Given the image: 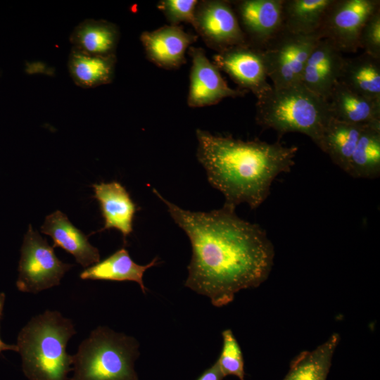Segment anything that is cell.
I'll use <instances>...</instances> for the list:
<instances>
[{
    "mask_svg": "<svg viewBox=\"0 0 380 380\" xmlns=\"http://www.w3.org/2000/svg\"><path fill=\"white\" fill-rule=\"evenodd\" d=\"M214 64L225 72L242 89L251 91L256 98L272 88L263 50L247 43L235 46L213 56Z\"/></svg>",
    "mask_w": 380,
    "mask_h": 380,
    "instance_id": "10",
    "label": "cell"
},
{
    "mask_svg": "<svg viewBox=\"0 0 380 380\" xmlns=\"http://www.w3.org/2000/svg\"><path fill=\"white\" fill-rule=\"evenodd\" d=\"M379 8V0H334L318 34L342 53H355L363 25Z\"/></svg>",
    "mask_w": 380,
    "mask_h": 380,
    "instance_id": "8",
    "label": "cell"
},
{
    "mask_svg": "<svg viewBox=\"0 0 380 380\" xmlns=\"http://www.w3.org/2000/svg\"><path fill=\"white\" fill-rule=\"evenodd\" d=\"M196 135V157L208 182L223 194L224 205L234 210L243 203L251 209L258 208L270 195L276 177L295 165L296 146L243 141L200 129Z\"/></svg>",
    "mask_w": 380,
    "mask_h": 380,
    "instance_id": "2",
    "label": "cell"
},
{
    "mask_svg": "<svg viewBox=\"0 0 380 380\" xmlns=\"http://www.w3.org/2000/svg\"><path fill=\"white\" fill-rule=\"evenodd\" d=\"M193 26L205 44L217 53L247 43L229 1H198Z\"/></svg>",
    "mask_w": 380,
    "mask_h": 380,
    "instance_id": "9",
    "label": "cell"
},
{
    "mask_svg": "<svg viewBox=\"0 0 380 380\" xmlns=\"http://www.w3.org/2000/svg\"><path fill=\"white\" fill-rule=\"evenodd\" d=\"M41 232L52 238L53 248L60 247L70 253L83 267H89L100 261L99 250L61 211L56 210L46 216Z\"/></svg>",
    "mask_w": 380,
    "mask_h": 380,
    "instance_id": "16",
    "label": "cell"
},
{
    "mask_svg": "<svg viewBox=\"0 0 380 380\" xmlns=\"http://www.w3.org/2000/svg\"><path fill=\"white\" fill-rule=\"evenodd\" d=\"M197 37L178 25H166L153 31H144L140 40L146 57L156 65L175 69L186 62L185 53Z\"/></svg>",
    "mask_w": 380,
    "mask_h": 380,
    "instance_id": "13",
    "label": "cell"
},
{
    "mask_svg": "<svg viewBox=\"0 0 380 380\" xmlns=\"http://www.w3.org/2000/svg\"><path fill=\"white\" fill-rule=\"evenodd\" d=\"M139 343L106 327H98L72 355L70 380H139L134 364Z\"/></svg>",
    "mask_w": 380,
    "mask_h": 380,
    "instance_id": "5",
    "label": "cell"
},
{
    "mask_svg": "<svg viewBox=\"0 0 380 380\" xmlns=\"http://www.w3.org/2000/svg\"><path fill=\"white\" fill-rule=\"evenodd\" d=\"M333 118L328 101L303 84L272 88L257 98L256 123L274 130L279 137L290 132L303 134L321 149L324 131Z\"/></svg>",
    "mask_w": 380,
    "mask_h": 380,
    "instance_id": "3",
    "label": "cell"
},
{
    "mask_svg": "<svg viewBox=\"0 0 380 380\" xmlns=\"http://www.w3.org/2000/svg\"><path fill=\"white\" fill-rule=\"evenodd\" d=\"M175 222L189 239L192 255L184 286L215 307L230 303L241 290L259 286L270 274L274 247L265 229L226 207L194 212L171 203L155 189Z\"/></svg>",
    "mask_w": 380,
    "mask_h": 380,
    "instance_id": "1",
    "label": "cell"
},
{
    "mask_svg": "<svg viewBox=\"0 0 380 380\" xmlns=\"http://www.w3.org/2000/svg\"><path fill=\"white\" fill-rule=\"evenodd\" d=\"M345 58L328 39H319L303 69L301 84L329 101L334 85L338 81Z\"/></svg>",
    "mask_w": 380,
    "mask_h": 380,
    "instance_id": "14",
    "label": "cell"
},
{
    "mask_svg": "<svg viewBox=\"0 0 380 380\" xmlns=\"http://www.w3.org/2000/svg\"><path fill=\"white\" fill-rule=\"evenodd\" d=\"M338 82L358 94L380 102V59L364 52L345 58Z\"/></svg>",
    "mask_w": 380,
    "mask_h": 380,
    "instance_id": "21",
    "label": "cell"
},
{
    "mask_svg": "<svg viewBox=\"0 0 380 380\" xmlns=\"http://www.w3.org/2000/svg\"><path fill=\"white\" fill-rule=\"evenodd\" d=\"M334 0H284V28L292 33H318Z\"/></svg>",
    "mask_w": 380,
    "mask_h": 380,
    "instance_id": "24",
    "label": "cell"
},
{
    "mask_svg": "<svg viewBox=\"0 0 380 380\" xmlns=\"http://www.w3.org/2000/svg\"><path fill=\"white\" fill-rule=\"evenodd\" d=\"M222 348L216 361L224 376L234 375L240 380H245L244 362L239 344L231 329L222 333Z\"/></svg>",
    "mask_w": 380,
    "mask_h": 380,
    "instance_id": "26",
    "label": "cell"
},
{
    "mask_svg": "<svg viewBox=\"0 0 380 380\" xmlns=\"http://www.w3.org/2000/svg\"><path fill=\"white\" fill-rule=\"evenodd\" d=\"M4 302H5V294L4 293H0V320L2 315ZM4 350L18 351V347L16 345L6 344L0 338V353Z\"/></svg>",
    "mask_w": 380,
    "mask_h": 380,
    "instance_id": "30",
    "label": "cell"
},
{
    "mask_svg": "<svg viewBox=\"0 0 380 380\" xmlns=\"http://www.w3.org/2000/svg\"><path fill=\"white\" fill-rule=\"evenodd\" d=\"M159 263L156 257L147 265L136 263L125 247H122L106 259L87 267L80 274L82 279L137 282L142 292L146 289L143 281L144 272Z\"/></svg>",
    "mask_w": 380,
    "mask_h": 380,
    "instance_id": "17",
    "label": "cell"
},
{
    "mask_svg": "<svg viewBox=\"0 0 380 380\" xmlns=\"http://www.w3.org/2000/svg\"><path fill=\"white\" fill-rule=\"evenodd\" d=\"M118 27L105 20L86 19L70 35L73 49L98 56L115 53L119 42Z\"/></svg>",
    "mask_w": 380,
    "mask_h": 380,
    "instance_id": "19",
    "label": "cell"
},
{
    "mask_svg": "<svg viewBox=\"0 0 380 380\" xmlns=\"http://www.w3.org/2000/svg\"><path fill=\"white\" fill-rule=\"evenodd\" d=\"M94 195L100 205L104 227L101 231L115 229L122 235L124 241L133 232L135 213L139 208L120 182L113 181L94 184Z\"/></svg>",
    "mask_w": 380,
    "mask_h": 380,
    "instance_id": "15",
    "label": "cell"
},
{
    "mask_svg": "<svg viewBox=\"0 0 380 380\" xmlns=\"http://www.w3.org/2000/svg\"><path fill=\"white\" fill-rule=\"evenodd\" d=\"M319 39L318 33L300 34L284 28L262 49L267 77L272 87L301 83L306 61Z\"/></svg>",
    "mask_w": 380,
    "mask_h": 380,
    "instance_id": "7",
    "label": "cell"
},
{
    "mask_svg": "<svg viewBox=\"0 0 380 380\" xmlns=\"http://www.w3.org/2000/svg\"><path fill=\"white\" fill-rule=\"evenodd\" d=\"M72 266L61 261L53 247L29 225L20 249L16 281L20 291L37 293L58 286Z\"/></svg>",
    "mask_w": 380,
    "mask_h": 380,
    "instance_id": "6",
    "label": "cell"
},
{
    "mask_svg": "<svg viewBox=\"0 0 380 380\" xmlns=\"http://www.w3.org/2000/svg\"><path fill=\"white\" fill-rule=\"evenodd\" d=\"M284 0L231 1L247 44L264 49L283 29Z\"/></svg>",
    "mask_w": 380,
    "mask_h": 380,
    "instance_id": "11",
    "label": "cell"
},
{
    "mask_svg": "<svg viewBox=\"0 0 380 380\" xmlns=\"http://www.w3.org/2000/svg\"><path fill=\"white\" fill-rule=\"evenodd\" d=\"M329 103L336 120L356 125L380 121V102L353 91L338 81L334 85Z\"/></svg>",
    "mask_w": 380,
    "mask_h": 380,
    "instance_id": "18",
    "label": "cell"
},
{
    "mask_svg": "<svg viewBox=\"0 0 380 380\" xmlns=\"http://www.w3.org/2000/svg\"><path fill=\"white\" fill-rule=\"evenodd\" d=\"M339 341V334L334 333L314 350L300 353L283 380H327Z\"/></svg>",
    "mask_w": 380,
    "mask_h": 380,
    "instance_id": "22",
    "label": "cell"
},
{
    "mask_svg": "<svg viewBox=\"0 0 380 380\" xmlns=\"http://www.w3.org/2000/svg\"><path fill=\"white\" fill-rule=\"evenodd\" d=\"M198 2L197 0H161L157 7L171 25H177L180 23L194 25Z\"/></svg>",
    "mask_w": 380,
    "mask_h": 380,
    "instance_id": "27",
    "label": "cell"
},
{
    "mask_svg": "<svg viewBox=\"0 0 380 380\" xmlns=\"http://www.w3.org/2000/svg\"><path fill=\"white\" fill-rule=\"evenodd\" d=\"M353 178L376 179L380 175V121L365 125L347 172Z\"/></svg>",
    "mask_w": 380,
    "mask_h": 380,
    "instance_id": "25",
    "label": "cell"
},
{
    "mask_svg": "<svg viewBox=\"0 0 380 380\" xmlns=\"http://www.w3.org/2000/svg\"><path fill=\"white\" fill-rule=\"evenodd\" d=\"M189 52L192 60L187 98L189 107L215 105L223 99L242 96L247 92L229 87L203 49L190 46Z\"/></svg>",
    "mask_w": 380,
    "mask_h": 380,
    "instance_id": "12",
    "label": "cell"
},
{
    "mask_svg": "<svg viewBox=\"0 0 380 380\" xmlns=\"http://www.w3.org/2000/svg\"><path fill=\"white\" fill-rule=\"evenodd\" d=\"M359 49L364 53L380 59V8L376 10L363 25L359 39Z\"/></svg>",
    "mask_w": 380,
    "mask_h": 380,
    "instance_id": "28",
    "label": "cell"
},
{
    "mask_svg": "<svg viewBox=\"0 0 380 380\" xmlns=\"http://www.w3.org/2000/svg\"><path fill=\"white\" fill-rule=\"evenodd\" d=\"M365 125L348 123L332 118L324 131L320 150L327 154L335 165L347 172Z\"/></svg>",
    "mask_w": 380,
    "mask_h": 380,
    "instance_id": "23",
    "label": "cell"
},
{
    "mask_svg": "<svg viewBox=\"0 0 380 380\" xmlns=\"http://www.w3.org/2000/svg\"><path fill=\"white\" fill-rule=\"evenodd\" d=\"M224 377V376L222 373L218 364L215 362L197 380H222Z\"/></svg>",
    "mask_w": 380,
    "mask_h": 380,
    "instance_id": "29",
    "label": "cell"
},
{
    "mask_svg": "<svg viewBox=\"0 0 380 380\" xmlns=\"http://www.w3.org/2000/svg\"><path fill=\"white\" fill-rule=\"evenodd\" d=\"M75 333L72 321L56 310L32 317L19 332L16 345L26 377L68 380L72 355L66 352V346Z\"/></svg>",
    "mask_w": 380,
    "mask_h": 380,
    "instance_id": "4",
    "label": "cell"
},
{
    "mask_svg": "<svg viewBox=\"0 0 380 380\" xmlns=\"http://www.w3.org/2000/svg\"><path fill=\"white\" fill-rule=\"evenodd\" d=\"M115 64V54L91 55L72 48L68 68L76 85L89 89L110 83L114 77Z\"/></svg>",
    "mask_w": 380,
    "mask_h": 380,
    "instance_id": "20",
    "label": "cell"
}]
</instances>
